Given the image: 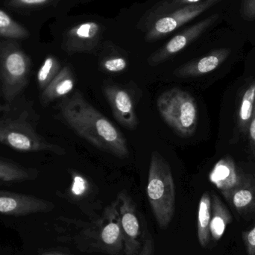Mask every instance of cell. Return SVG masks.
I'll return each instance as SVG.
<instances>
[{
  "mask_svg": "<svg viewBox=\"0 0 255 255\" xmlns=\"http://www.w3.org/2000/svg\"><path fill=\"white\" fill-rule=\"evenodd\" d=\"M88 189V183L82 175L74 173L73 175V183L71 192L75 196H82L86 193Z\"/></svg>",
  "mask_w": 255,
  "mask_h": 255,
  "instance_id": "484cf974",
  "label": "cell"
},
{
  "mask_svg": "<svg viewBox=\"0 0 255 255\" xmlns=\"http://www.w3.org/2000/svg\"><path fill=\"white\" fill-rule=\"evenodd\" d=\"M35 175L26 168L10 162L0 160V181L4 182H16L34 178Z\"/></svg>",
  "mask_w": 255,
  "mask_h": 255,
  "instance_id": "7402d4cb",
  "label": "cell"
},
{
  "mask_svg": "<svg viewBox=\"0 0 255 255\" xmlns=\"http://www.w3.org/2000/svg\"><path fill=\"white\" fill-rule=\"evenodd\" d=\"M103 29L98 22H82L66 31L62 49L67 53L93 52L100 45Z\"/></svg>",
  "mask_w": 255,
  "mask_h": 255,
  "instance_id": "ba28073f",
  "label": "cell"
},
{
  "mask_svg": "<svg viewBox=\"0 0 255 255\" xmlns=\"http://www.w3.org/2000/svg\"><path fill=\"white\" fill-rule=\"evenodd\" d=\"M211 1L214 2V5H216V4H218L219 2H220V1H223V0H211Z\"/></svg>",
  "mask_w": 255,
  "mask_h": 255,
  "instance_id": "1f68e13d",
  "label": "cell"
},
{
  "mask_svg": "<svg viewBox=\"0 0 255 255\" xmlns=\"http://www.w3.org/2000/svg\"><path fill=\"white\" fill-rule=\"evenodd\" d=\"M159 114L177 134L192 136L198 124V107L195 99L178 88L162 93L157 100Z\"/></svg>",
  "mask_w": 255,
  "mask_h": 255,
  "instance_id": "3957f363",
  "label": "cell"
},
{
  "mask_svg": "<svg viewBox=\"0 0 255 255\" xmlns=\"http://www.w3.org/2000/svg\"><path fill=\"white\" fill-rule=\"evenodd\" d=\"M74 75L70 67H63L56 77L42 91L40 101L43 106L68 95L75 88Z\"/></svg>",
  "mask_w": 255,
  "mask_h": 255,
  "instance_id": "9a60e30c",
  "label": "cell"
},
{
  "mask_svg": "<svg viewBox=\"0 0 255 255\" xmlns=\"http://www.w3.org/2000/svg\"><path fill=\"white\" fill-rule=\"evenodd\" d=\"M103 93L118 122L126 128L130 130L136 128L139 122L130 93L117 85L105 87Z\"/></svg>",
  "mask_w": 255,
  "mask_h": 255,
  "instance_id": "8fae6325",
  "label": "cell"
},
{
  "mask_svg": "<svg viewBox=\"0 0 255 255\" xmlns=\"http://www.w3.org/2000/svg\"><path fill=\"white\" fill-rule=\"evenodd\" d=\"M55 0H8L7 4L16 8H34L49 5Z\"/></svg>",
  "mask_w": 255,
  "mask_h": 255,
  "instance_id": "d4e9b609",
  "label": "cell"
},
{
  "mask_svg": "<svg viewBox=\"0 0 255 255\" xmlns=\"http://www.w3.org/2000/svg\"><path fill=\"white\" fill-rule=\"evenodd\" d=\"M231 54L228 48L215 49L208 55L190 61L177 68L174 76L178 78L198 77L204 76L217 70Z\"/></svg>",
  "mask_w": 255,
  "mask_h": 255,
  "instance_id": "7c38bea8",
  "label": "cell"
},
{
  "mask_svg": "<svg viewBox=\"0 0 255 255\" xmlns=\"http://www.w3.org/2000/svg\"><path fill=\"white\" fill-rule=\"evenodd\" d=\"M0 142L23 152L49 151L58 155L66 153L64 148L48 142L37 133L22 115L19 119L0 120Z\"/></svg>",
  "mask_w": 255,
  "mask_h": 255,
  "instance_id": "5b68a950",
  "label": "cell"
},
{
  "mask_svg": "<svg viewBox=\"0 0 255 255\" xmlns=\"http://www.w3.org/2000/svg\"><path fill=\"white\" fill-rule=\"evenodd\" d=\"M9 110V106H0V112H6V111Z\"/></svg>",
  "mask_w": 255,
  "mask_h": 255,
  "instance_id": "4dcf8cb0",
  "label": "cell"
},
{
  "mask_svg": "<svg viewBox=\"0 0 255 255\" xmlns=\"http://www.w3.org/2000/svg\"><path fill=\"white\" fill-rule=\"evenodd\" d=\"M223 196L239 214H247L255 210V185L250 181Z\"/></svg>",
  "mask_w": 255,
  "mask_h": 255,
  "instance_id": "e0dca14e",
  "label": "cell"
},
{
  "mask_svg": "<svg viewBox=\"0 0 255 255\" xmlns=\"http://www.w3.org/2000/svg\"><path fill=\"white\" fill-rule=\"evenodd\" d=\"M248 133L249 135H250L252 148H253V152H254L255 156V107L253 118H252V121L250 124V127H249Z\"/></svg>",
  "mask_w": 255,
  "mask_h": 255,
  "instance_id": "f1b7e54d",
  "label": "cell"
},
{
  "mask_svg": "<svg viewBox=\"0 0 255 255\" xmlns=\"http://www.w3.org/2000/svg\"><path fill=\"white\" fill-rule=\"evenodd\" d=\"M201 0H163L145 13L139 22L141 29L148 31L154 21L168 13H172L186 6L200 2Z\"/></svg>",
  "mask_w": 255,
  "mask_h": 255,
  "instance_id": "ac0fdd59",
  "label": "cell"
},
{
  "mask_svg": "<svg viewBox=\"0 0 255 255\" xmlns=\"http://www.w3.org/2000/svg\"><path fill=\"white\" fill-rule=\"evenodd\" d=\"M104 220L100 235L102 241L111 250H120L124 244V233L117 201L106 210Z\"/></svg>",
  "mask_w": 255,
  "mask_h": 255,
  "instance_id": "5bb4252c",
  "label": "cell"
},
{
  "mask_svg": "<svg viewBox=\"0 0 255 255\" xmlns=\"http://www.w3.org/2000/svg\"><path fill=\"white\" fill-rule=\"evenodd\" d=\"M255 107V82L247 88L238 110V125L244 133H248Z\"/></svg>",
  "mask_w": 255,
  "mask_h": 255,
  "instance_id": "ffe728a7",
  "label": "cell"
},
{
  "mask_svg": "<svg viewBox=\"0 0 255 255\" xmlns=\"http://www.w3.org/2000/svg\"><path fill=\"white\" fill-rule=\"evenodd\" d=\"M241 15L244 20L253 21L255 19V0H242Z\"/></svg>",
  "mask_w": 255,
  "mask_h": 255,
  "instance_id": "4316f807",
  "label": "cell"
},
{
  "mask_svg": "<svg viewBox=\"0 0 255 255\" xmlns=\"http://www.w3.org/2000/svg\"><path fill=\"white\" fill-rule=\"evenodd\" d=\"M146 191L148 202L159 226L160 229H166L175 212V183L170 166L156 151L150 160Z\"/></svg>",
  "mask_w": 255,
  "mask_h": 255,
  "instance_id": "7a4b0ae2",
  "label": "cell"
},
{
  "mask_svg": "<svg viewBox=\"0 0 255 255\" xmlns=\"http://www.w3.org/2000/svg\"><path fill=\"white\" fill-rule=\"evenodd\" d=\"M116 201L121 216L126 254L135 255L141 246L140 226L136 215V207L125 192L120 193Z\"/></svg>",
  "mask_w": 255,
  "mask_h": 255,
  "instance_id": "30bf717a",
  "label": "cell"
},
{
  "mask_svg": "<svg viewBox=\"0 0 255 255\" xmlns=\"http://www.w3.org/2000/svg\"><path fill=\"white\" fill-rule=\"evenodd\" d=\"M211 182L225 196L246 182L231 157H223L216 163L209 175Z\"/></svg>",
  "mask_w": 255,
  "mask_h": 255,
  "instance_id": "4fadbf2b",
  "label": "cell"
},
{
  "mask_svg": "<svg viewBox=\"0 0 255 255\" xmlns=\"http://www.w3.org/2000/svg\"><path fill=\"white\" fill-rule=\"evenodd\" d=\"M0 37L8 40H19L29 37V32L10 15L0 9Z\"/></svg>",
  "mask_w": 255,
  "mask_h": 255,
  "instance_id": "44dd1931",
  "label": "cell"
},
{
  "mask_svg": "<svg viewBox=\"0 0 255 255\" xmlns=\"http://www.w3.org/2000/svg\"><path fill=\"white\" fill-rule=\"evenodd\" d=\"M242 239L247 255H255V226L251 230L243 232Z\"/></svg>",
  "mask_w": 255,
  "mask_h": 255,
  "instance_id": "83f0119b",
  "label": "cell"
},
{
  "mask_svg": "<svg viewBox=\"0 0 255 255\" xmlns=\"http://www.w3.org/2000/svg\"><path fill=\"white\" fill-rule=\"evenodd\" d=\"M214 5V2L211 0H205L196 4L186 6L161 16L154 21L149 29L146 31L145 41L151 43L166 37Z\"/></svg>",
  "mask_w": 255,
  "mask_h": 255,
  "instance_id": "8992f818",
  "label": "cell"
},
{
  "mask_svg": "<svg viewBox=\"0 0 255 255\" xmlns=\"http://www.w3.org/2000/svg\"><path fill=\"white\" fill-rule=\"evenodd\" d=\"M211 197L208 192L203 193L198 209L197 235L201 247L206 248L211 241Z\"/></svg>",
  "mask_w": 255,
  "mask_h": 255,
  "instance_id": "d6986e66",
  "label": "cell"
},
{
  "mask_svg": "<svg viewBox=\"0 0 255 255\" xmlns=\"http://www.w3.org/2000/svg\"><path fill=\"white\" fill-rule=\"evenodd\" d=\"M54 205L31 195L0 190V214L22 217L52 211Z\"/></svg>",
  "mask_w": 255,
  "mask_h": 255,
  "instance_id": "9c48e42d",
  "label": "cell"
},
{
  "mask_svg": "<svg viewBox=\"0 0 255 255\" xmlns=\"http://www.w3.org/2000/svg\"><path fill=\"white\" fill-rule=\"evenodd\" d=\"M31 60L14 40H0V76L4 99L11 103L26 88Z\"/></svg>",
  "mask_w": 255,
  "mask_h": 255,
  "instance_id": "277c9868",
  "label": "cell"
},
{
  "mask_svg": "<svg viewBox=\"0 0 255 255\" xmlns=\"http://www.w3.org/2000/svg\"><path fill=\"white\" fill-rule=\"evenodd\" d=\"M60 115L66 124L94 146L120 158L128 157L124 133L107 118L76 91L59 106Z\"/></svg>",
  "mask_w": 255,
  "mask_h": 255,
  "instance_id": "6da1fadb",
  "label": "cell"
},
{
  "mask_svg": "<svg viewBox=\"0 0 255 255\" xmlns=\"http://www.w3.org/2000/svg\"><path fill=\"white\" fill-rule=\"evenodd\" d=\"M101 67L104 71L109 73H120L127 70L128 61L121 55H111L103 58Z\"/></svg>",
  "mask_w": 255,
  "mask_h": 255,
  "instance_id": "cb8c5ba5",
  "label": "cell"
},
{
  "mask_svg": "<svg viewBox=\"0 0 255 255\" xmlns=\"http://www.w3.org/2000/svg\"><path fill=\"white\" fill-rule=\"evenodd\" d=\"M233 222V217L227 207L217 195L211 197V219L210 233L213 241L217 242L224 235L228 226Z\"/></svg>",
  "mask_w": 255,
  "mask_h": 255,
  "instance_id": "2e32d148",
  "label": "cell"
},
{
  "mask_svg": "<svg viewBox=\"0 0 255 255\" xmlns=\"http://www.w3.org/2000/svg\"><path fill=\"white\" fill-rule=\"evenodd\" d=\"M219 17L220 15L214 13L175 34L164 46L148 57V64L151 67H155L170 59L199 38L217 22Z\"/></svg>",
  "mask_w": 255,
  "mask_h": 255,
  "instance_id": "52a82bcc",
  "label": "cell"
},
{
  "mask_svg": "<svg viewBox=\"0 0 255 255\" xmlns=\"http://www.w3.org/2000/svg\"><path fill=\"white\" fill-rule=\"evenodd\" d=\"M61 70V64L58 58L53 55L46 57L37 71V82L39 89L43 91L56 77Z\"/></svg>",
  "mask_w": 255,
  "mask_h": 255,
  "instance_id": "603a6c76",
  "label": "cell"
},
{
  "mask_svg": "<svg viewBox=\"0 0 255 255\" xmlns=\"http://www.w3.org/2000/svg\"><path fill=\"white\" fill-rule=\"evenodd\" d=\"M153 247L154 245H153L152 240L151 238H148L139 255H152Z\"/></svg>",
  "mask_w": 255,
  "mask_h": 255,
  "instance_id": "f546056e",
  "label": "cell"
},
{
  "mask_svg": "<svg viewBox=\"0 0 255 255\" xmlns=\"http://www.w3.org/2000/svg\"><path fill=\"white\" fill-rule=\"evenodd\" d=\"M42 255H63L53 254V253H46V254H43Z\"/></svg>",
  "mask_w": 255,
  "mask_h": 255,
  "instance_id": "d6a6232c",
  "label": "cell"
}]
</instances>
